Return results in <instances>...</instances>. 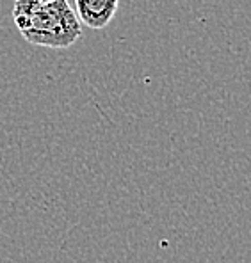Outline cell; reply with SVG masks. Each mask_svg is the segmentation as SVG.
<instances>
[{
  "label": "cell",
  "instance_id": "1",
  "mask_svg": "<svg viewBox=\"0 0 251 263\" xmlns=\"http://www.w3.org/2000/svg\"><path fill=\"white\" fill-rule=\"evenodd\" d=\"M14 25L29 45L45 48H69L82 37V22L69 0H52L13 13Z\"/></svg>",
  "mask_w": 251,
  "mask_h": 263
},
{
  "label": "cell",
  "instance_id": "3",
  "mask_svg": "<svg viewBox=\"0 0 251 263\" xmlns=\"http://www.w3.org/2000/svg\"><path fill=\"white\" fill-rule=\"evenodd\" d=\"M46 2H52V0H14L13 13H16V11H25V9H30V7L40 6V4H46Z\"/></svg>",
  "mask_w": 251,
  "mask_h": 263
},
{
  "label": "cell",
  "instance_id": "2",
  "mask_svg": "<svg viewBox=\"0 0 251 263\" xmlns=\"http://www.w3.org/2000/svg\"><path fill=\"white\" fill-rule=\"evenodd\" d=\"M119 0H75V11L82 25L102 30L114 20Z\"/></svg>",
  "mask_w": 251,
  "mask_h": 263
}]
</instances>
